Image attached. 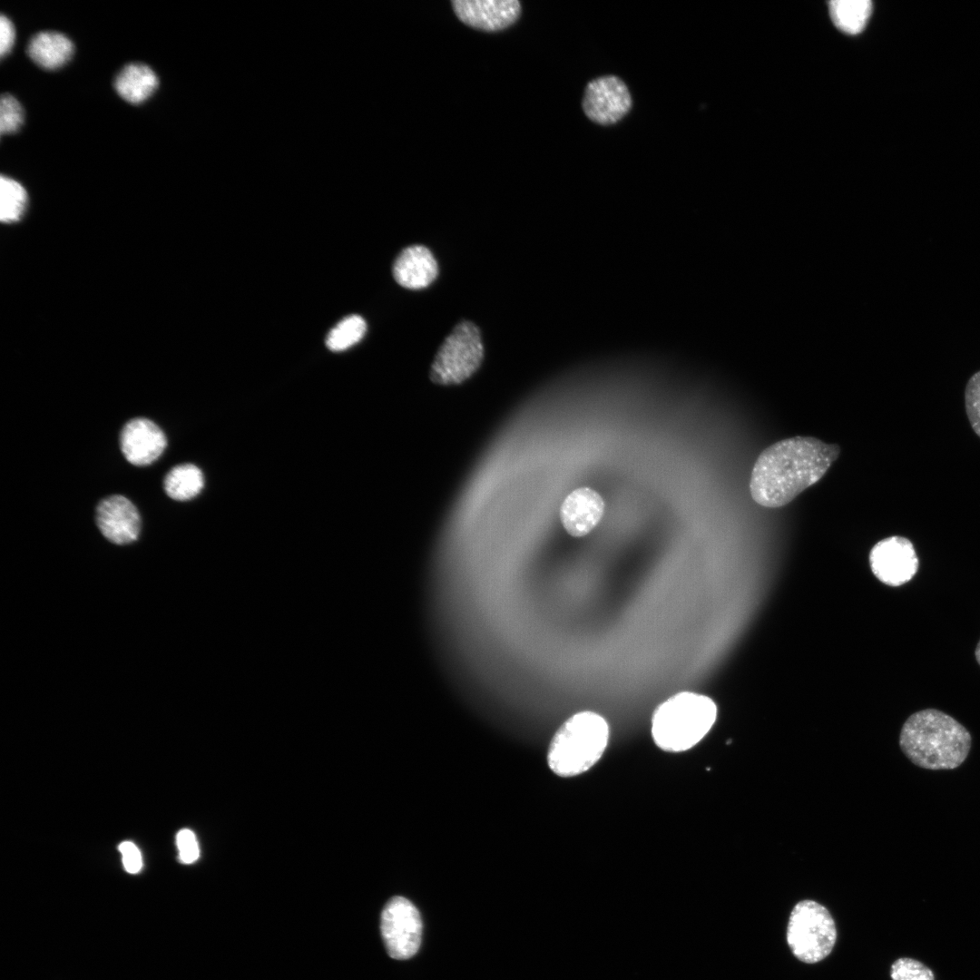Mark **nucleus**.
Listing matches in <instances>:
<instances>
[{"mask_svg": "<svg viewBox=\"0 0 980 980\" xmlns=\"http://www.w3.org/2000/svg\"><path fill=\"white\" fill-rule=\"evenodd\" d=\"M840 447L812 436H797L765 448L750 475L752 499L761 506L777 508L791 502L827 473Z\"/></svg>", "mask_w": 980, "mask_h": 980, "instance_id": "obj_1", "label": "nucleus"}, {"mask_svg": "<svg viewBox=\"0 0 980 980\" xmlns=\"http://www.w3.org/2000/svg\"><path fill=\"white\" fill-rule=\"evenodd\" d=\"M972 738L956 719L926 709L910 715L902 726L899 746L915 765L932 770L953 769L967 758Z\"/></svg>", "mask_w": 980, "mask_h": 980, "instance_id": "obj_2", "label": "nucleus"}, {"mask_svg": "<svg viewBox=\"0 0 980 980\" xmlns=\"http://www.w3.org/2000/svg\"><path fill=\"white\" fill-rule=\"evenodd\" d=\"M717 706L708 696L679 692L654 710L652 735L655 744L669 752H681L696 745L711 729Z\"/></svg>", "mask_w": 980, "mask_h": 980, "instance_id": "obj_3", "label": "nucleus"}, {"mask_svg": "<svg viewBox=\"0 0 980 980\" xmlns=\"http://www.w3.org/2000/svg\"><path fill=\"white\" fill-rule=\"evenodd\" d=\"M609 740L606 720L593 711H581L565 720L552 739L550 769L561 777L579 775L602 757Z\"/></svg>", "mask_w": 980, "mask_h": 980, "instance_id": "obj_4", "label": "nucleus"}, {"mask_svg": "<svg viewBox=\"0 0 980 980\" xmlns=\"http://www.w3.org/2000/svg\"><path fill=\"white\" fill-rule=\"evenodd\" d=\"M837 939L829 911L813 900H802L793 907L787 927V942L793 955L807 964L827 957Z\"/></svg>", "mask_w": 980, "mask_h": 980, "instance_id": "obj_5", "label": "nucleus"}, {"mask_svg": "<svg viewBox=\"0 0 980 980\" xmlns=\"http://www.w3.org/2000/svg\"><path fill=\"white\" fill-rule=\"evenodd\" d=\"M483 358L484 347L477 327L470 321H462L440 346L429 378L443 386L461 384L478 369Z\"/></svg>", "mask_w": 980, "mask_h": 980, "instance_id": "obj_6", "label": "nucleus"}, {"mask_svg": "<svg viewBox=\"0 0 980 980\" xmlns=\"http://www.w3.org/2000/svg\"><path fill=\"white\" fill-rule=\"evenodd\" d=\"M380 928L388 955L407 959L418 950L422 921L416 907L403 897H392L381 913Z\"/></svg>", "mask_w": 980, "mask_h": 980, "instance_id": "obj_7", "label": "nucleus"}, {"mask_svg": "<svg viewBox=\"0 0 980 980\" xmlns=\"http://www.w3.org/2000/svg\"><path fill=\"white\" fill-rule=\"evenodd\" d=\"M632 103L625 83L615 75H604L587 83L582 106L589 120L610 125L622 120L631 110Z\"/></svg>", "mask_w": 980, "mask_h": 980, "instance_id": "obj_8", "label": "nucleus"}, {"mask_svg": "<svg viewBox=\"0 0 980 980\" xmlns=\"http://www.w3.org/2000/svg\"><path fill=\"white\" fill-rule=\"evenodd\" d=\"M875 576L890 586H899L916 574L918 558L913 544L903 536H890L877 543L869 554Z\"/></svg>", "mask_w": 980, "mask_h": 980, "instance_id": "obj_9", "label": "nucleus"}, {"mask_svg": "<svg viewBox=\"0 0 980 980\" xmlns=\"http://www.w3.org/2000/svg\"><path fill=\"white\" fill-rule=\"evenodd\" d=\"M451 5L463 24L486 33L507 29L522 14L518 0H452Z\"/></svg>", "mask_w": 980, "mask_h": 980, "instance_id": "obj_10", "label": "nucleus"}, {"mask_svg": "<svg viewBox=\"0 0 980 980\" xmlns=\"http://www.w3.org/2000/svg\"><path fill=\"white\" fill-rule=\"evenodd\" d=\"M95 520L102 534L114 544H131L140 534V514L132 502L122 495L102 499L96 506Z\"/></svg>", "mask_w": 980, "mask_h": 980, "instance_id": "obj_11", "label": "nucleus"}, {"mask_svg": "<svg viewBox=\"0 0 980 980\" xmlns=\"http://www.w3.org/2000/svg\"><path fill=\"white\" fill-rule=\"evenodd\" d=\"M167 439L153 421L145 417L129 420L120 434V447L125 459L133 466H148L163 453Z\"/></svg>", "mask_w": 980, "mask_h": 980, "instance_id": "obj_12", "label": "nucleus"}, {"mask_svg": "<svg viewBox=\"0 0 980 980\" xmlns=\"http://www.w3.org/2000/svg\"><path fill=\"white\" fill-rule=\"evenodd\" d=\"M604 513V501L596 491L580 487L571 492L560 507V519L566 532L574 537L589 534Z\"/></svg>", "mask_w": 980, "mask_h": 980, "instance_id": "obj_13", "label": "nucleus"}, {"mask_svg": "<svg viewBox=\"0 0 980 980\" xmlns=\"http://www.w3.org/2000/svg\"><path fill=\"white\" fill-rule=\"evenodd\" d=\"M437 271V263L432 252L422 245L404 249L393 264L396 281L411 289L427 287L436 278Z\"/></svg>", "mask_w": 980, "mask_h": 980, "instance_id": "obj_14", "label": "nucleus"}, {"mask_svg": "<svg viewBox=\"0 0 980 980\" xmlns=\"http://www.w3.org/2000/svg\"><path fill=\"white\" fill-rule=\"evenodd\" d=\"M74 51L73 42L64 34L43 31L34 34L27 45L30 59L44 70H56L67 64Z\"/></svg>", "mask_w": 980, "mask_h": 980, "instance_id": "obj_15", "label": "nucleus"}, {"mask_svg": "<svg viewBox=\"0 0 980 980\" xmlns=\"http://www.w3.org/2000/svg\"><path fill=\"white\" fill-rule=\"evenodd\" d=\"M113 85L122 99L132 104H139L152 95L158 88L159 79L147 64L131 63L120 70Z\"/></svg>", "mask_w": 980, "mask_h": 980, "instance_id": "obj_16", "label": "nucleus"}, {"mask_svg": "<svg viewBox=\"0 0 980 980\" xmlns=\"http://www.w3.org/2000/svg\"><path fill=\"white\" fill-rule=\"evenodd\" d=\"M828 9L834 24L839 30L856 34L865 28L873 5L869 0H833L828 3Z\"/></svg>", "mask_w": 980, "mask_h": 980, "instance_id": "obj_17", "label": "nucleus"}, {"mask_svg": "<svg viewBox=\"0 0 980 980\" xmlns=\"http://www.w3.org/2000/svg\"><path fill=\"white\" fill-rule=\"evenodd\" d=\"M203 485L202 472L192 464H182L172 467L163 480L165 493L176 501H187L195 497Z\"/></svg>", "mask_w": 980, "mask_h": 980, "instance_id": "obj_18", "label": "nucleus"}, {"mask_svg": "<svg viewBox=\"0 0 980 980\" xmlns=\"http://www.w3.org/2000/svg\"><path fill=\"white\" fill-rule=\"evenodd\" d=\"M27 205L25 189L17 181L2 175L0 179V219L5 223L17 221Z\"/></svg>", "mask_w": 980, "mask_h": 980, "instance_id": "obj_19", "label": "nucleus"}, {"mask_svg": "<svg viewBox=\"0 0 980 980\" xmlns=\"http://www.w3.org/2000/svg\"><path fill=\"white\" fill-rule=\"evenodd\" d=\"M366 331L367 323L362 317L348 316L328 332L326 345L332 351L345 350L358 343Z\"/></svg>", "mask_w": 980, "mask_h": 980, "instance_id": "obj_20", "label": "nucleus"}, {"mask_svg": "<svg viewBox=\"0 0 980 980\" xmlns=\"http://www.w3.org/2000/svg\"><path fill=\"white\" fill-rule=\"evenodd\" d=\"M24 109L19 101L5 93L0 101V132L10 134L17 132L24 122Z\"/></svg>", "mask_w": 980, "mask_h": 980, "instance_id": "obj_21", "label": "nucleus"}, {"mask_svg": "<svg viewBox=\"0 0 980 980\" xmlns=\"http://www.w3.org/2000/svg\"><path fill=\"white\" fill-rule=\"evenodd\" d=\"M965 407L972 429L980 437V370L965 385Z\"/></svg>", "mask_w": 980, "mask_h": 980, "instance_id": "obj_22", "label": "nucleus"}, {"mask_svg": "<svg viewBox=\"0 0 980 980\" xmlns=\"http://www.w3.org/2000/svg\"><path fill=\"white\" fill-rule=\"evenodd\" d=\"M892 980H935L933 972L912 958H899L891 966Z\"/></svg>", "mask_w": 980, "mask_h": 980, "instance_id": "obj_23", "label": "nucleus"}, {"mask_svg": "<svg viewBox=\"0 0 980 980\" xmlns=\"http://www.w3.org/2000/svg\"><path fill=\"white\" fill-rule=\"evenodd\" d=\"M177 846L181 860L185 864H191L199 858V846L194 833L183 828L177 834Z\"/></svg>", "mask_w": 980, "mask_h": 980, "instance_id": "obj_24", "label": "nucleus"}, {"mask_svg": "<svg viewBox=\"0 0 980 980\" xmlns=\"http://www.w3.org/2000/svg\"><path fill=\"white\" fill-rule=\"evenodd\" d=\"M119 850L122 853L125 870L131 874L138 873L142 866L138 848L131 841H123L120 844Z\"/></svg>", "mask_w": 980, "mask_h": 980, "instance_id": "obj_25", "label": "nucleus"}, {"mask_svg": "<svg viewBox=\"0 0 980 980\" xmlns=\"http://www.w3.org/2000/svg\"><path fill=\"white\" fill-rule=\"evenodd\" d=\"M15 40V29L12 21L5 15L0 17V55L5 56L12 50Z\"/></svg>", "mask_w": 980, "mask_h": 980, "instance_id": "obj_26", "label": "nucleus"}, {"mask_svg": "<svg viewBox=\"0 0 980 980\" xmlns=\"http://www.w3.org/2000/svg\"><path fill=\"white\" fill-rule=\"evenodd\" d=\"M975 658H976L977 662L980 664V641L978 642L977 646L975 648Z\"/></svg>", "mask_w": 980, "mask_h": 980, "instance_id": "obj_27", "label": "nucleus"}]
</instances>
